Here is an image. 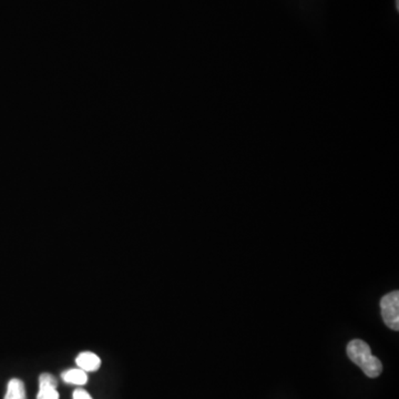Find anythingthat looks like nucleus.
I'll list each match as a JSON object with an SVG mask.
<instances>
[{
  "instance_id": "nucleus-1",
  "label": "nucleus",
  "mask_w": 399,
  "mask_h": 399,
  "mask_svg": "<svg viewBox=\"0 0 399 399\" xmlns=\"http://www.w3.org/2000/svg\"><path fill=\"white\" fill-rule=\"evenodd\" d=\"M347 355L354 364L362 368L366 376L376 378L383 372V364L372 355L370 347L362 339H353L347 345Z\"/></svg>"
},
{
  "instance_id": "nucleus-2",
  "label": "nucleus",
  "mask_w": 399,
  "mask_h": 399,
  "mask_svg": "<svg viewBox=\"0 0 399 399\" xmlns=\"http://www.w3.org/2000/svg\"><path fill=\"white\" fill-rule=\"evenodd\" d=\"M380 311L383 319L388 328L393 331L399 329V292L388 293L380 299Z\"/></svg>"
},
{
  "instance_id": "nucleus-3",
  "label": "nucleus",
  "mask_w": 399,
  "mask_h": 399,
  "mask_svg": "<svg viewBox=\"0 0 399 399\" xmlns=\"http://www.w3.org/2000/svg\"><path fill=\"white\" fill-rule=\"evenodd\" d=\"M57 386V379L53 375L49 373L40 375L37 399H59Z\"/></svg>"
},
{
  "instance_id": "nucleus-4",
  "label": "nucleus",
  "mask_w": 399,
  "mask_h": 399,
  "mask_svg": "<svg viewBox=\"0 0 399 399\" xmlns=\"http://www.w3.org/2000/svg\"><path fill=\"white\" fill-rule=\"evenodd\" d=\"M76 363L77 366L86 373L97 372L101 366V359L93 352L80 353L76 358Z\"/></svg>"
},
{
  "instance_id": "nucleus-5",
  "label": "nucleus",
  "mask_w": 399,
  "mask_h": 399,
  "mask_svg": "<svg viewBox=\"0 0 399 399\" xmlns=\"http://www.w3.org/2000/svg\"><path fill=\"white\" fill-rule=\"evenodd\" d=\"M61 377H63V382L70 385L83 386V385L87 384L88 382L87 373L83 370V369H80L79 367L78 368L68 369V370L63 373Z\"/></svg>"
},
{
  "instance_id": "nucleus-6",
  "label": "nucleus",
  "mask_w": 399,
  "mask_h": 399,
  "mask_svg": "<svg viewBox=\"0 0 399 399\" xmlns=\"http://www.w3.org/2000/svg\"><path fill=\"white\" fill-rule=\"evenodd\" d=\"M4 399H27L25 384L18 378L10 379Z\"/></svg>"
},
{
  "instance_id": "nucleus-7",
  "label": "nucleus",
  "mask_w": 399,
  "mask_h": 399,
  "mask_svg": "<svg viewBox=\"0 0 399 399\" xmlns=\"http://www.w3.org/2000/svg\"><path fill=\"white\" fill-rule=\"evenodd\" d=\"M73 399H93L89 393L85 389H76L73 392Z\"/></svg>"
}]
</instances>
